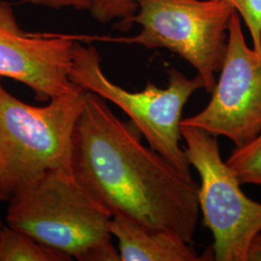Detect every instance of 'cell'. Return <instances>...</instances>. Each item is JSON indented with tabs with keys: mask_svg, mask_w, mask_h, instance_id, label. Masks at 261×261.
<instances>
[{
	"mask_svg": "<svg viewBox=\"0 0 261 261\" xmlns=\"http://www.w3.org/2000/svg\"><path fill=\"white\" fill-rule=\"evenodd\" d=\"M133 122L86 91L72 140V174L112 215L192 244L199 216L198 187L141 142Z\"/></svg>",
	"mask_w": 261,
	"mask_h": 261,
	"instance_id": "cell-1",
	"label": "cell"
},
{
	"mask_svg": "<svg viewBox=\"0 0 261 261\" xmlns=\"http://www.w3.org/2000/svg\"><path fill=\"white\" fill-rule=\"evenodd\" d=\"M10 198L11 227L77 260H120L111 241L112 215L72 172L48 171Z\"/></svg>",
	"mask_w": 261,
	"mask_h": 261,
	"instance_id": "cell-2",
	"label": "cell"
},
{
	"mask_svg": "<svg viewBox=\"0 0 261 261\" xmlns=\"http://www.w3.org/2000/svg\"><path fill=\"white\" fill-rule=\"evenodd\" d=\"M86 91L74 84L44 107L23 103L0 81V191L8 197L48 171L72 172V140Z\"/></svg>",
	"mask_w": 261,
	"mask_h": 261,
	"instance_id": "cell-3",
	"label": "cell"
},
{
	"mask_svg": "<svg viewBox=\"0 0 261 261\" xmlns=\"http://www.w3.org/2000/svg\"><path fill=\"white\" fill-rule=\"evenodd\" d=\"M70 80L87 91L116 105L146 139L149 146L187 178H194L185 151L179 145L184 107L193 94L204 89L202 79H193L175 68L168 70V85L160 88L148 83L140 92H130L105 75L101 56L93 46L75 41Z\"/></svg>",
	"mask_w": 261,
	"mask_h": 261,
	"instance_id": "cell-4",
	"label": "cell"
},
{
	"mask_svg": "<svg viewBox=\"0 0 261 261\" xmlns=\"http://www.w3.org/2000/svg\"><path fill=\"white\" fill-rule=\"evenodd\" d=\"M138 11L132 23L140 25L133 37L95 40L166 48L193 66L212 93L227 48L228 29L235 10L216 0H133Z\"/></svg>",
	"mask_w": 261,
	"mask_h": 261,
	"instance_id": "cell-5",
	"label": "cell"
},
{
	"mask_svg": "<svg viewBox=\"0 0 261 261\" xmlns=\"http://www.w3.org/2000/svg\"><path fill=\"white\" fill-rule=\"evenodd\" d=\"M187 159L200 176L199 210L212 232L216 261H246L252 238L261 232V203L243 193L240 182L223 161L217 137L181 125Z\"/></svg>",
	"mask_w": 261,
	"mask_h": 261,
	"instance_id": "cell-6",
	"label": "cell"
},
{
	"mask_svg": "<svg viewBox=\"0 0 261 261\" xmlns=\"http://www.w3.org/2000/svg\"><path fill=\"white\" fill-rule=\"evenodd\" d=\"M210 102L201 112L183 118L181 125L224 136L236 147L261 130V56L246 43L241 18L234 12L220 77Z\"/></svg>",
	"mask_w": 261,
	"mask_h": 261,
	"instance_id": "cell-7",
	"label": "cell"
},
{
	"mask_svg": "<svg viewBox=\"0 0 261 261\" xmlns=\"http://www.w3.org/2000/svg\"><path fill=\"white\" fill-rule=\"evenodd\" d=\"M75 41L70 35L21 29L9 2L0 1V76L28 86L38 102L69 92Z\"/></svg>",
	"mask_w": 261,
	"mask_h": 261,
	"instance_id": "cell-8",
	"label": "cell"
},
{
	"mask_svg": "<svg viewBox=\"0 0 261 261\" xmlns=\"http://www.w3.org/2000/svg\"><path fill=\"white\" fill-rule=\"evenodd\" d=\"M109 228L118 239L121 261L214 260L211 248L198 255L176 234L150 230L121 216H112Z\"/></svg>",
	"mask_w": 261,
	"mask_h": 261,
	"instance_id": "cell-9",
	"label": "cell"
},
{
	"mask_svg": "<svg viewBox=\"0 0 261 261\" xmlns=\"http://www.w3.org/2000/svg\"><path fill=\"white\" fill-rule=\"evenodd\" d=\"M73 258L9 225L0 228V261H70Z\"/></svg>",
	"mask_w": 261,
	"mask_h": 261,
	"instance_id": "cell-10",
	"label": "cell"
},
{
	"mask_svg": "<svg viewBox=\"0 0 261 261\" xmlns=\"http://www.w3.org/2000/svg\"><path fill=\"white\" fill-rule=\"evenodd\" d=\"M225 163L241 185L261 186V130L248 143L235 146Z\"/></svg>",
	"mask_w": 261,
	"mask_h": 261,
	"instance_id": "cell-11",
	"label": "cell"
},
{
	"mask_svg": "<svg viewBox=\"0 0 261 261\" xmlns=\"http://www.w3.org/2000/svg\"><path fill=\"white\" fill-rule=\"evenodd\" d=\"M89 11L100 23L107 24L112 20H118L119 29L128 30L138 6L133 0H93Z\"/></svg>",
	"mask_w": 261,
	"mask_h": 261,
	"instance_id": "cell-12",
	"label": "cell"
},
{
	"mask_svg": "<svg viewBox=\"0 0 261 261\" xmlns=\"http://www.w3.org/2000/svg\"><path fill=\"white\" fill-rule=\"evenodd\" d=\"M231 6L244 20L252 37L253 49L261 56V0H216Z\"/></svg>",
	"mask_w": 261,
	"mask_h": 261,
	"instance_id": "cell-13",
	"label": "cell"
},
{
	"mask_svg": "<svg viewBox=\"0 0 261 261\" xmlns=\"http://www.w3.org/2000/svg\"><path fill=\"white\" fill-rule=\"evenodd\" d=\"M37 6L47 7L50 9L59 10L62 8H73L75 10H90L93 0H25Z\"/></svg>",
	"mask_w": 261,
	"mask_h": 261,
	"instance_id": "cell-14",
	"label": "cell"
},
{
	"mask_svg": "<svg viewBox=\"0 0 261 261\" xmlns=\"http://www.w3.org/2000/svg\"><path fill=\"white\" fill-rule=\"evenodd\" d=\"M246 261H261V232L256 234L250 243Z\"/></svg>",
	"mask_w": 261,
	"mask_h": 261,
	"instance_id": "cell-15",
	"label": "cell"
},
{
	"mask_svg": "<svg viewBox=\"0 0 261 261\" xmlns=\"http://www.w3.org/2000/svg\"><path fill=\"white\" fill-rule=\"evenodd\" d=\"M9 197L8 196H5L1 191H0V201H3V200H7ZM4 224L2 223V220H1V218H0V228L3 226Z\"/></svg>",
	"mask_w": 261,
	"mask_h": 261,
	"instance_id": "cell-16",
	"label": "cell"
}]
</instances>
